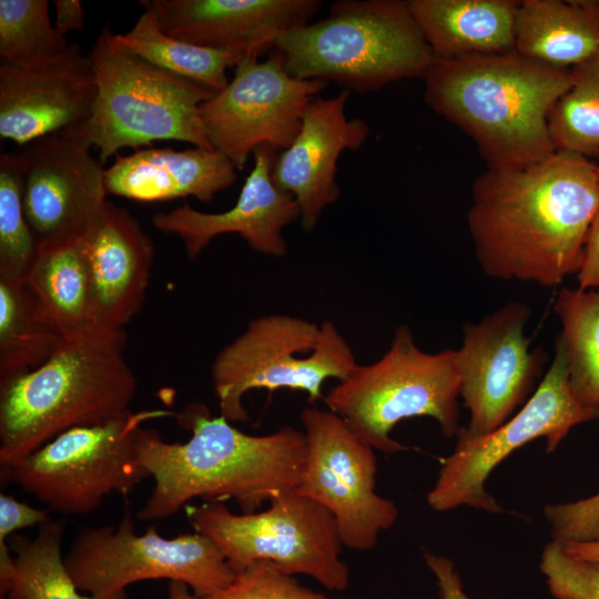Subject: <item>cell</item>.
Instances as JSON below:
<instances>
[{
	"mask_svg": "<svg viewBox=\"0 0 599 599\" xmlns=\"http://www.w3.org/2000/svg\"><path fill=\"white\" fill-rule=\"evenodd\" d=\"M598 211V165L556 151L519 167H488L474 183L467 222L486 275L551 287L578 272Z\"/></svg>",
	"mask_w": 599,
	"mask_h": 599,
	"instance_id": "obj_1",
	"label": "cell"
},
{
	"mask_svg": "<svg viewBox=\"0 0 599 599\" xmlns=\"http://www.w3.org/2000/svg\"><path fill=\"white\" fill-rule=\"evenodd\" d=\"M192 435L166 441L154 428H139L140 465L154 480L140 520L176 514L190 500L234 499L243 514L295 490L306 459L304 432L286 426L266 435H250L204 405L192 404L176 415Z\"/></svg>",
	"mask_w": 599,
	"mask_h": 599,
	"instance_id": "obj_2",
	"label": "cell"
},
{
	"mask_svg": "<svg viewBox=\"0 0 599 599\" xmlns=\"http://www.w3.org/2000/svg\"><path fill=\"white\" fill-rule=\"evenodd\" d=\"M425 79V101L463 129L489 169L540 161L556 149L549 115L571 85V69L518 53L435 59Z\"/></svg>",
	"mask_w": 599,
	"mask_h": 599,
	"instance_id": "obj_3",
	"label": "cell"
},
{
	"mask_svg": "<svg viewBox=\"0 0 599 599\" xmlns=\"http://www.w3.org/2000/svg\"><path fill=\"white\" fill-rule=\"evenodd\" d=\"M124 329L64 339L42 365L0 382V468L4 473L58 435L130 413L138 379Z\"/></svg>",
	"mask_w": 599,
	"mask_h": 599,
	"instance_id": "obj_4",
	"label": "cell"
},
{
	"mask_svg": "<svg viewBox=\"0 0 599 599\" xmlns=\"http://www.w3.org/2000/svg\"><path fill=\"white\" fill-rule=\"evenodd\" d=\"M274 49L298 79L364 93L424 78L435 57L402 0H341L328 16L282 32Z\"/></svg>",
	"mask_w": 599,
	"mask_h": 599,
	"instance_id": "obj_5",
	"label": "cell"
},
{
	"mask_svg": "<svg viewBox=\"0 0 599 599\" xmlns=\"http://www.w3.org/2000/svg\"><path fill=\"white\" fill-rule=\"evenodd\" d=\"M89 58L97 98L90 118L65 135L97 146L102 163L124 148L140 150L156 141L214 150L200 116L201 104L213 91L119 49L108 26Z\"/></svg>",
	"mask_w": 599,
	"mask_h": 599,
	"instance_id": "obj_6",
	"label": "cell"
},
{
	"mask_svg": "<svg viewBox=\"0 0 599 599\" xmlns=\"http://www.w3.org/2000/svg\"><path fill=\"white\" fill-rule=\"evenodd\" d=\"M458 396L457 351L424 352L409 327L399 325L379 359L357 364L323 400L363 443L394 454L407 449L390 437L403 419L427 416L437 422L445 437L455 436L459 429Z\"/></svg>",
	"mask_w": 599,
	"mask_h": 599,
	"instance_id": "obj_7",
	"label": "cell"
},
{
	"mask_svg": "<svg viewBox=\"0 0 599 599\" xmlns=\"http://www.w3.org/2000/svg\"><path fill=\"white\" fill-rule=\"evenodd\" d=\"M354 352L331 321L270 314L252 319L246 329L215 356L211 366L220 415L246 423L243 396L253 389L301 390L315 403L323 384L345 379L356 367Z\"/></svg>",
	"mask_w": 599,
	"mask_h": 599,
	"instance_id": "obj_8",
	"label": "cell"
},
{
	"mask_svg": "<svg viewBox=\"0 0 599 599\" xmlns=\"http://www.w3.org/2000/svg\"><path fill=\"white\" fill-rule=\"evenodd\" d=\"M190 526L219 547L238 572L267 560L292 575H306L328 590L349 586V568L333 515L296 490L251 514H234L221 501L185 506Z\"/></svg>",
	"mask_w": 599,
	"mask_h": 599,
	"instance_id": "obj_9",
	"label": "cell"
},
{
	"mask_svg": "<svg viewBox=\"0 0 599 599\" xmlns=\"http://www.w3.org/2000/svg\"><path fill=\"white\" fill-rule=\"evenodd\" d=\"M171 416L165 409L131 410L102 425L69 429L1 473V479L52 511L87 515L105 496H126L150 477L138 459L136 433L148 420Z\"/></svg>",
	"mask_w": 599,
	"mask_h": 599,
	"instance_id": "obj_10",
	"label": "cell"
},
{
	"mask_svg": "<svg viewBox=\"0 0 599 599\" xmlns=\"http://www.w3.org/2000/svg\"><path fill=\"white\" fill-rule=\"evenodd\" d=\"M64 564L78 589L91 599H128L125 588L148 579L181 581L207 598L236 575L209 537L194 532L165 538L155 526L135 535L130 511L115 527L82 528Z\"/></svg>",
	"mask_w": 599,
	"mask_h": 599,
	"instance_id": "obj_11",
	"label": "cell"
},
{
	"mask_svg": "<svg viewBox=\"0 0 599 599\" xmlns=\"http://www.w3.org/2000/svg\"><path fill=\"white\" fill-rule=\"evenodd\" d=\"M548 372L518 413L485 435L459 427L453 454L447 457L427 504L436 511L469 506L491 514L501 508L485 489L490 473L514 450L544 437L546 451L552 453L575 426L599 418V413L583 406L573 395L566 358L556 342Z\"/></svg>",
	"mask_w": 599,
	"mask_h": 599,
	"instance_id": "obj_12",
	"label": "cell"
},
{
	"mask_svg": "<svg viewBox=\"0 0 599 599\" xmlns=\"http://www.w3.org/2000/svg\"><path fill=\"white\" fill-rule=\"evenodd\" d=\"M301 418L307 450L296 493L333 515L343 547L372 550L398 517L395 502L375 491V449L332 410L306 407Z\"/></svg>",
	"mask_w": 599,
	"mask_h": 599,
	"instance_id": "obj_13",
	"label": "cell"
},
{
	"mask_svg": "<svg viewBox=\"0 0 599 599\" xmlns=\"http://www.w3.org/2000/svg\"><path fill=\"white\" fill-rule=\"evenodd\" d=\"M234 69L226 87L201 104L200 116L212 148L243 170L256 148L291 145L306 106L328 83L291 75L275 49L264 61L245 58Z\"/></svg>",
	"mask_w": 599,
	"mask_h": 599,
	"instance_id": "obj_14",
	"label": "cell"
},
{
	"mask_svg": "<svg viewBox=\"0 0 599 599\" xmlns=\"http://www.w3.org/2000/svg\"><path fill=\"white\" fill-rule=\"evenodd\" d=\"M529 317L526 304L511 302L464 326L457 356L471 434L485 435L504 424L532 389L544 358L526 337Z\"/></svg>",
	"mask_w": 599,
	"mask_h": 599,
	"instance_id": "obj_15",
	"label": "cell"
},
{
	"mask_svg": "<svg viewBox=\"0 0 599 599\" xmlns=\"http://www.w3.org/2000/svg\"><path fill=\"white\" fill-rule=\"evenodd\" d=\"M89 150L73 136L53 134L14 153L24 213L39 244L81 237L104 203L103 163Z\"/></svg>",
	"mask_w": 599,
	"mask_h": 599,
	"instance_id": "obj_16",
	"label": "cell"
},
{
	"mask_svg": "<svg viewBox=\"0 0 599 599\" xmlns=\"http://www.w3.org/2000/svg\"><path fill=\"white\" fill-rule=\"evenodd\" d=\"M97 80L89 54L71 43L60 57L34 67L0 63V136L21 145L68 134L91 115Z\"/></svg>",
	"mask_w": 599,
	"mask_h": 599,
	"instance_id": "obj_17",
	"label": "cell"
},
{
	"mask_svg": "<svg viewBox=\"0 0 599 599\" xmlns=\"http://www.w3.org/2000/svg\"><path fill=\"white\" fill-rule=\"evenodd\" d=\"M278 151L261 145L253 152L254 165L248 173L234 206L220 213H205L186 202L170 212L152 216L153 226L176 235L190 261L217 236L235 233L247 245L264 255L282 257L287 252L283 230L300 220L294 196L277 187L272 179Z\"/></svg>",
	"mask_w": 599,
	"mask_h": 599,
	"instance_id": "obj_18",
	"label": "cell"
},
{
	"mask_svg": "<svg viewBox=\"0 0 599 599\" xmlns=\"http://www.w3.org/2000/svg\"><path fill=\"white\" fill-rule=\"evenodd\" d=\"M319 0H143L160 28L186 42L243 58L273 50L277 37L308 23Z\"/></svg>",
	"mask_w": 599,
	"mask_h": 599,
	"instance_id": "obj_19",
	"label": "cell"
},
{
	"mask_svg": "<svg viewBox=\"0 0 599 599\" xmlns=\"http://www.w3.org/2000/svg\"><path fill=\"white\" fill-rule=\"evenodd\" d=\"M351 92L332 98H314L304 111L301 129L288 148L277 153L272 179L291 193L300 209L305 232L313 231L325 207L337 201V161L345 150H356L366 141L369 128L345 112Z\"/></svg>",
	"mask_w": 599,
	"mask_h": 599,
	"instance_id": "obj_20",
	"label": "cell"
},
{
	"mask_svg": "<svg viewBox=\"0 0 599 599\" xmlns=\"http://www.w3.org/2000/svg\"><path fill=\"white\" fill-rule=\"evenodd\" d=\"M79 240L95 325L124 329L145 300L154 257L152 240L129 211L108 200Z\"/></svg>",
	"mask_w": 599,
	"mask_h": 599,
	"instance_id": "obj_21",
	"label": "cell"
},
{
	"mask_svg": "<svg viewBox=\"0 0 599 599\" xmlns=\"http://www.w3.org/2000/svg\"><path fill=\"white\" fill-rule=\"evenodd\" d=\"M236 180V169L224 154L199 146L182 151L143 148L129 155L116 154L104 169L108 194L141 202L194 196L207 203Z\"/></svg>",
	"mask_w": 599,
	"mask_h": 599,
	"instance_id": "obj_22",
	"label": "cell"
},
{
	"mask_svg": "<svg viewBox=\"0 0 599 599\" xmlns=\"http://www.w3.org/2000/svg\"><path fill=\"white\" fill-rule=\"evenodd\" d=\"M408 7L435 59L505 53L515 50L512 0H408Z\"/></svg>",
	"mask_w": 599,
	"mask_h": 599,
	"instance_id": "obj_23",
	"label": "cell"
},
{
	"mask_svg": "<svg viewBox=\"0 0 599 599\" xmlns=\"http://www.w3.org/2000/svg\"><path fill=\"white\" fill-rule=\"evenodd\" d=\"M515 50L530 59L568 69L598 57L599 1H520Z\"/></svg>",
	"mask_w": 599,
	"mask_h": 599,
	"instance_id": "obj_24",
	"label": "cell"
},
{
	"mask_svg": "<svg viewBox=\"0 0 599 599\" xmlns=\"http://www.w3.org/2000/svg\"><path fill=\"white\" fill-rule=\"evenodd\" d=\"M79 238L39 244L23 280L39 315L64 339L98 327Z\"/></svg>",
	"mask_w": 599,
	"mask_h": 599,
	"instance_id": "obj_25",
	"label": "cell"
},
{
	"mask_svg": "<svg viewBox=\"0 0 599 599\" xmlns=\"http://www.w3.org/2000/svg\"><path fill=\"white\" fill-rule=\"evenodd\" d=\"M63 532V521L51 519L32 539L14 534L7 539L12 556L0 559V599H91L65 567Z\"/></svg>",
	"mask_w": 599,
	"mask_h": 599,
	"instance_id": "obj_26",
	"label": "cell"
},
{
	"mask_svg": "<svg viewBox=\"0 0 599 599\" xmlns=\"http://www.w3.org/2000/svg\"><path fill=\"white\" fill-rule=\"evenodd\" d=\"M111 40L119 49L139 55L214 93L229 83L226 70L235 68L245 59L233 52L193 44L165 33L154 13L149 10L143 11L128 32H111Z\"/></svg>",
	"mask_w": 599,
	"mask_h": 599,
	"instance_id": "obj_27",
	"label": "cell"
},
{
	"mask_svg": "<svg viewBox=\"0 0 599 599\" xmlns=\"http://www.w3.org/2000/svg\"><path fill=\"white\" fill-rule=\"evenodd\" d=\"M554 309L561 323L557 338L576 398L599 413V290L561 288Z\"/></svg>",
	"mask_w": 599,
	"mask_h": 599,
	"instance_id": "obj_28",
	"label": "cell"
},
{
	"mask_svg": "<svg viewBox=\"0 0 599 599\" xmlns=\"http://www.w3.org/2000/svg\"><path fill=\"white\" fill-rule=\"evenodd\" d=\"M63 341L39 315L23 281L0 280V382L39 367Z\"/></svg>",
	"mask_w": 599,
	"mask_h": 599,
	"instance_id": "obj_29",
	"label": "cell"
},
{
	"mask_svg": "<svg viewBox=\"0 0 599 599\" xmlns=\"http://www.w3.org/2000/svg\"><path fill=\"white\" fill-rule=\"evenodd\" d=\"M571 69V85L549 115L556 151L599 156V55Z\"/></svg>",
	"mask_w": 599,
	"mask_h": 599,
	"instance_id": "obj_30",
	"label": "cell"
},
{
	"mask_svg": "<svg viewBox=\"0 0 599 599\" xmlns=\"http://www.w3.org/2000/svg\"><path fill=\"white\" fill-rule=\"evenodd\" d=\"M69 47L50 20L47 0H0L1 60L34 67L60 57Z\"/></svg>",
	"mask_w": 599,
	"mask_h": 599,
	"instance_id": "obj_31",
	"label": "cell"
},
{
	"mask_svg": "<svg viewBox=\"0 0 599 599\" xmlns=\"http://www.w3.org/2000/svg\"><path fill=\"white\" fill-rule=\"evenodd\" d=\"M39 242L27 220L14 153L0 156V280L22 282Z\"/></svg>",
	"mask_w": 599,
	"mask_h": 599,
	"instance_id": "obj_32",
	"label": "cell"
},
{
	"mask_svg": "<svg viewBox=\"0 0 599 599\" xmlns=\"http://www.w3.org/2000/svg\"><path fill=\"white\" fill-rule=\"evenodd\" d=\"M205 599H331L304 587L294 577L267 560L254 561L236 572L224 589Z\"/></svg>",
	"mask_w": 599,
	"mask_h": 599,
	"instance_id": "obj_33",
	"label": "cell"
},
{
	"mask_svg": "<svg viewBox=\"0 0 599 599\" xmlns=\"http://www.w3.org/2000/svg\"><path fill=\"white\" fill-rule=\"evenodd\" d=\"M539 566L555 598L599 599V560L573 559L552 540L544 548Z\"/></svg>",
	"mask_w": 599,
	"mask_h": 599,
	"instance_id": "obj_34",
	"label": "cell"
},
{
	"mask_svg": "<svg viewBox=\"0 0 599 599\" xmlns=\"http://www.w3.org/2000/svg\"><path fill=\"white\" fill-rule=\"evenodd\" d=\"M544 514L555 541L599 540V493L573 502L547 505Z\"/></svg>",
	"mask_w": 599,
	"mask_h": 599,
	"instance_id": "obj_35",
	"label": "cell"
},
{
	"mask_svg": "<svg viewBox=\"0 0 599 599\" xmlns=\"http://www.w3.org/2000/svg\"><path fill=\"white\" fill-rule=\"evenodd\" d=\"M51 519L48 510L31 507L4 494L0 495V541L7 540L17 530L41 526Z\"/></svg>",
	"mask_w": 599,
	"mask_h": 599,
	"instance_id": "obj_36",
	"label": "cell"
},
{
	"mask_svg": "<svg viewBox=\"0 0 599 599\" xmlns=\"http://www.w3.org/2000/svg\"><path fill=\"white\" fill-rule=\"evenodd\" d=\"M424 557L437 580L439 599H470L465 593L460 577L450 559L427 551Z\"/></svg>",
	"mask_w": 599,
	"mask_h": 599,
	"instance_id": "obj_37",
	"label": "cell"
},
{
	"mask_svg": "<svg viewBox=\"0 0 599 599\" xmlns=\"http://www.w3.org/2000/svg\"><path fill=\"white\" fill-rule=\"evenodd\" d=\"M577 273L579 288L599 290V211L588 233L581 264Z\"/></svg>",
	"mask_w": 599,
	"mask_h": 599,
	"instance_id": "obj_38",
	"label": "cell"
},
{
	"mask_svg": "<svg viewBox=\"0 0 599 599\" xmlns=\"http://www.w3.org/2000/svg\"><path fill=\"white\" fill-rule=\"evenodd\" d=\"M54 27L63 34L84 26V10L79 0H55Z\"/></svg>",
	"mask_w": 599,
	"mask_h": 599,
	"instance_id": "obj_39",
	"label": "cell"
},
{
	"mask_svg": "<svg viewBox=\"0 0 599 599\" xmlns=\"http://www.w3.org/2000/svg\"><path fill=\"white\" fill-rule=\"evenodd\" d=\"M564 552L579 560H599V540L576 542H560Z\"/></svg>",
	"mask_w": 599,
	"mask_h": 599,
	"instance_id": "obj_40",
	"label": "cell"
},
{
	"mask_svg": "<svg viewBox=\"0 0 599 599\" xmlns=\"http://www.w3.org/2000/svg\"><path fill=\"white\" fill-rule=\"evenodd\" d=\"M169 599H205L191 595L189 586L181 581H171L169 587Z\"/></svg>",
	"mask_w": 599,
	"mask_h": 599,
	"instance_id": "obj_41",
	"label": "cell"
},
{
	"mask_svg": "<svg viewBox=\"0 0 599 599\" xmlns=\"http://www.w3.org/2000/svg\"><path fill=\"white\" fill-rule=\"evenodd\" d=\"M598 170H599V165H598Z\"/></svg>",
	"mask_w": 599,
	"mask_h": 599,
	"instance_id": "obj_42",
	"label": "cell"
}]
</instances>
